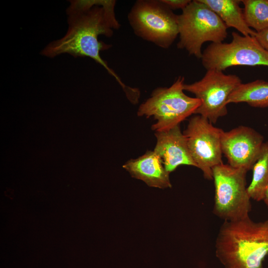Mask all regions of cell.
<instances>
[{
  "label": "cell",
  "instance_id": "obj_1",
  "mask_svg": "<svg viewBox=\"0 0 268 268\" xmlns=\"http://www.w3.org/2000/svg\"><path fill=\"white\" fill-rule=\"evenodd\" d=\"M93 7L81 12L68 15V29L62 38L50 42L40 54L53 58L63 54L74 58L89 57L103 66L123 88L129 101L135 100L139 90L125 85L120 77L100 56V52L111 45L98 40L99 35H113V29L120 26L116 18L114 0H92Z\"/></svg>",
  "mask_w": 268,
  "mask_h": 268
},
{
  "label": "cell",
  "instance_id": "obj_2",
  "mask_svg": "<svg viewBox=\"0 0 268 268\" xmlns=\"http://www.w3.org/2000/svg\"><path fill=\"white\" fill-rule=\"evenodd\" d=\"M215 248V256L224 268H264L268 255V218L255 222L248 216L224 221Z\"/></svg>",
  "mask_w": 268,
  "mask_h": 268
},
{
  "label": "cell",
  "instance_id": "obj_3",
  "mask_svg": "<svg viewBox=\"0 0 268 268\" xmlns=\"http://www.w3.org/2000/svg\"><path fill=\"white\" fill-rule=\"evenodd\" d=\"M179 41L177 47L201 59V47L206 42H222L227 37V27L201 0H191L178 15Z\"/></svg>",
  "mask_w": 268,
  "mask_h": 268
},
{
  "label": "cell",
  "instance_id": "obj_4",
  "mask_svg": "<svg viewBox=\"0 0 268 268\" xmlns=\"http://www.w3.org/2000/svg\"><path fill=\"white\" fill-rule=\"evenodd\" d=\"M184 77L180 76L169 87L154 89L150 97L139 107L137 115L153 117L156 122L151 126L155 132L164 131L180 125L194 114L201 101L184 93Z\"/></svg>",
  "mask_w": 268,
  "mask_h": 268
},
{
  "label": "cell",
  "instance_id": "obj_5",
  "mask_svg": "<svg viewBox=\"0 0 268 268\" xmlns=\"http://www.w3.org/2000/svg\"><path fill=\"white\" fill-rule=\"evenodd\" d=\"M247 172L223 163L212 169L215 188L213 212L224 221L249 216L252 204L247 190Z\"/></svg>",
  "mask_w": 268,
  "mask_h": 268
},
{
  "label": "cell",
  "instance_id": "obj_6",
  "mask_svg": "<svg viewBox=\"0 0 268 268\" xmlns=\"http://www.w3.org/2000/svg\"><path fill=\"white\" fill-rule=\"evenodd\" d=\"M135 34L164 49L179 35L178 15L161 0H138L128 15Z\"/></svg>",
  "mask_w": 268,
  "mask_h": 268
},
{
  "label": "cell",
  "instance_id": "obj_7",
  "mask_svg": "<svg viewBox=\"0 0 268 268\" xmlns=\"http://www.w3.org/2000/svg\"><path fill=\"white\" fill-rule=\"evenodd\" d=\"M229 43H211L202 52L201 58L207 70L223 71L239 66L268 67V52L260 45L255 36H244L232 33Z\"/></svg>",
  "mask_w": 268,
  "mask_h": 268
},
{
  "label": "cell",
  "instance_id": "obj_8",
  "mask_svg": "<svg viewBox=\"0 0 268 268\" xmlns=\"http://www.w3.org/2000/svg\"><path fill=\"white\" fill-rule=\"evenodd\" d=\"M241 83L240 78L236 75L226 74L222 71L211 69L206 70L201 80L184 84V90L194 94L201 101L194 114L215 124L227 115L228 98Z\"/></svg>",
  "mask_w": 268,
  "mask_h": 268
},
{
  "label": "cell",
  "instance_id": "obj_9",
  "mask_svg": "<svg viewBox=\"0 0 268 268\" xmlns=\"http://www.w3.org/2000/svg\"><path fill=\"white\" fill-rule=\"evenodd\" d=\"M223 130L204 117H192L183 132L191 156L205 179L212 180V169L222 163L221 138Z\"/></svg>",
  "mask_w": 268,
  "mask_h": 268
},
{
  "label": "cell",
  "instance_id": "obj_10",
  "mask_svg": "<svg viewBox=\"0 0 268 268\" xmlns=\"http://www.w3.org/2000/svg\"><path fill=\"white\" fill-rule=\"evenodd\" d=\"M264 139L263 135L254 129L239 126L228 132L223 131L222 152L230 166L248 171L259 156Z\"/></svg>",
  "mask_w": 268,
  "mask_h": 268
},
{
  "label": "cell",
  "instance_id": "obj_11",
  "mask_svg": "<svg viewBox=\"0 0 268 268\" xmlns=\"http://www.w3.org/2000/svg\"><path fill=\"white\" fill-rule=\"evenodd\" d=\"M156 143L153 151L159 156L166 170L170 173L180 165L197 167L190 154L187 139L180 125L169 130L155 132Z\"/></svg>",
  "mask_w": 268,
  "mask_h": 268
},
{
  "label": "cell",
  "instance_id": "obj_12",
  "mask_svg": "<svg viewBox=\"0 0 268 268\" xmlns=\"http://www.w3.org/2000/svg\"><path fill=\"white\" fill-rule=\"evenodd\" d=\"M123 167L132 177L143 181L149 187L160 189L172 187L170 173L153 150H148L142 155L127 161Z\"/></svg>",
  "mask_w": 268,
  "mask_h": 268
},
{
  "label": "cell",
  "instance_id": "obj_13",
  "mask_svg": "<svg viewBox=\"0 0 268 268\" xmlns=\"http://www.w3.org/2000/svg\"><path fill=\"white\" fill-rule=\"evenodd\" d=\"M222 20L227 28L233 27L244 36H254L255 30L247 24L243 11L239 6L241 0H201Z\"/></svg>",
  "mask_w": 268,
  "mask_h": 268
},
{
  "label": "cell",
  "instance_id": "obj_14",
  "mask_svg": "<svg viewBox=\"0 0 268 268\" xmlns=\"http://www.w3.org/2000/svg\"><path fill=\"white\" fill-rule=\"evenodd\" d=\"M242 102L256 108L268 107V82L257 79L242 83L231 94L227 104Z\"/></svg>",
  "mask_w": 268,
  "mask_h": 268
},
{
  "label": "cell",
  "instance_id": "obj_15",
  "mask_svg": "<svg viewBox=\"0 0 268 268\" xmlns=\"http://www.w3.org/2000/svg\"><path fill=\"white\" fill-rule=\"evenodd\" d=\"M252 170V178L247 187L248 192L251 199L261 201L268 185V141L263 143Z\"/></svg>",
  "mask_w": 268,
  "mask_h": 268
},
{
  "label": "cell",
  "instance_id": "obj_16",
  "mask_svg": "<svg viewBox=\"0 0 268 268\" xmlns=\"http://www.w3.org/2000/svg\"><path fill=\"white\" fill-rule=\"evenodd\" d=\"M247 25L258 32L268 28V0H242Z\"/></svg>",
  "mask_w": 268,
  "mask_h": 268
},
{
  "label": "cell",
  "instance_id": "obj_17",
  "mask_svg": "<svg viewBox=\"0 0 268 268\" xmlns=\"http://www.w3.org/2000/svg\"><path fill=\"white\" fill-rule=\"evenodd\" d=\"M171 10L184 9L191 1L190 0H161Z\"/></svg>",
  "mask_w": 268,
  "mask_h": 268
},
{
  "label": "cell",
  "instance_id": "obj_18",
  "mask_svg": "<svg viewBox=\"0 0 268 268\" xmlns=\"http://www.w3.org/2000/svg\"><path fill=\"white\" fill-rule=\"evenodd\" d=\"M255 37L260 45L268 52V28L256 32Z\"/></svg>",
  "mask_w": 268,
  "mask_h": 268
},
{
  "label": "cell",
  "instance_id": "obj_19",
  "mask_svg": "<svg viewBox=\"0 0 268 268\" xmlns=\"http://www.w3.org/2000/svg\"><path fill=\"white\" fill-rule=\"evenodd\" d=\"M264 202L268 207V185L265 191L263 199Z\"/></svg>",
  "mask_w": 268,
  "mask_h": 268
}]
</instances>
